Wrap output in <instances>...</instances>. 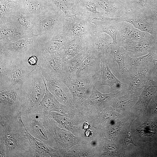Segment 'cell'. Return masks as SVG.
Instances as JSON below:
<instances>
[{"instance_id": "obj_1", "label": "cell", "mask_w": 157, "mask_h": 157, "mask_svg": "<svg viewBox=\"0 0 157 157\" xmlns=\"http://www.w3.org/2000/svg\"><path fill=\"white\" fill-rule=\"evenodd\" d=\"M21 114L20 112L16 116L0 117V157H34Z\"/></svg>"}, {"instance_id": "obj_2", "label": "cell", "mask_w": 157, "mask_h": 157, "mask_svg": "<svg viewBox=\"0 0 157 157\" xmlns=\"http://www.w3.org/2000/svg\"><path fill=\"white\" fill-rule=\"evenodd\" d=\"M19 91L21 115H28L38 105L46 91L44 77L39 67L30 73Z\"/></svg>"}, {"instance_id": "obj_3", "label": "cell", "mask_w": 157, "mask_h": 157, "mask_svg": "<svg viewBox=\"0 0 157 157\" xmlns=\"http://www.w3.org/2000/svg\"><path fill=\"white\" fill-rule=\"evenodd\" d=\"M28 132L33 137L56 149L52 119L38 105L28 115H22Z\"/></svg>"}, {"instance_id": "obj_4", "label": "cell", "mask_w": 157, "mask_h": 157, "mask_svg": "<svg viewBox=\"0 0 157 157\" xmlns=\"http://www.w3.org/2000/svg\"><path fill=\"white\" fill-rule=\"evenodd\" d=\"M42 37L40 35L22 38L0 45V55L12 60L27 59L33 55L39 57Z\"/></svg>"}, {"instance_id": "obj_5", "label": "cell", "mask_w": 157, "mask_h": 157, "mask_svg": "<svg viewBox=\"0 0 157 157\" xmlns=\"http://www.w3.org/2000/svg\"><path fill=\"white\" fill-rule=\"evenodd\" d=\"M100 72L93 76L83 78H69L64 82L72 94L73 102L77 107H82L91 94L93 87L98 80Z\"/></svg>"}, {"instance_id": "obj_6", "label": "cell", "mask_w": 157, "mask_h": 157, "mask_svg": "<svg viewBox=\"0 0 157 157\" xmlns=\"http://www.w3.org/2000/svg\"><path fill=\"white\" fill-rule=\"evenodd\" d=\"M65 16L61 10L33 17V23L38 35L47 33H57L65 26Z\"/></svg>"}, {"instance_id": "obj_7", "label": "cell", "mask_w": 157, "mask_h": 157, "mask_svg": "<svg viewBox=\"0 0 157 157\" xmlns=\"http://www.w3.org/2000/svg\"><path fill=\"white\" fill-rule=\"evenodd\" d=\"M42 35L43 40L39 51L41 61L74 39L72 32L65 25L63 29L57 33H47Z\"/></svg>"}, {"instance_id": "obj_8", "label": "cell", "mask_w": 157, "mask_h": 157, "mask_svg": "<svg viewBox=\"0 0 157 157\" xmlns=\"http://www.w3.org/2000/svg\"><path fill=\"white\" fill-rule=\"evenodd\" d=\"M20 112L19 89L0 88V117L16 116Z\"/></svg>"}, {"instance_id": "obj_9", "label": "cell", "mask_w": 157, "mask_h": 157, "mask_svg": "<svg viewBox=\"0 0 157 157\" xmlns=\"http://www.w3.org/2000/svg\"><path fill=\"white\" fill-rule=\"evenodd\" d=\"M65 63L63 51L61 48L42 59L38 66L53 77L63 82L66 79L64 69Z\"/></svg>"}, {"instance_id": "obj_10", "label": "cell", "mask_w": 157, "mask_h": 157, "mask_svg": "<svg viewBox=\"0 0 157 157\" xmlns=\"http://www.w3.org/2000/svg\"><path fill=\"white\" fill-rule=\"evenodd\" d=\"M41 70L48 89L57 100L64 105L74 107L75 105L73 101L72 95L67 86L51 76L47 72Z\"/></svg>"}, {"instance_id": "obj_11", "label": "cell", "mask_w": 157, "mask_h": 157, "mask_svg": "<svg viewBox=\"0 0 157 157\" xmlns=\"http://www.w3.org/2000/svg\"><path fill=\"white\" fill-rule=\"evenodd\" d=\"M110 49V52L106 57L108 65L120 78L126 82L130 75L124 60V55L127 52L123 47L113 42Z\"/></svg>"}, {"instance_id": "obj_12", "label": "cell", "mask_w": 157, "mask_h": 157, "mask_svg": "<svg viewBox=\"0 0 157 157\" xmlns=\"http://www.w3.org/2000/svg\"><path fill=\"white\" fill-rule=\"evenodd\" d=\"M88 49L91 53L101 58L108 54V50L113 42L112 38L108 35L94 31L86 36Z\"/></svg>"}, {"instance_id": "obj_13", "label": "cell", "mask_w": 157, "mask_h": 157, "mask_svg": "<svg viewBox=\"0 0 157 157\" xmlns=\"http://www.w3.org/2000/svg\"><path fill=\"white\" fill-rule=\"evenodd\" d=\"M27 59L13 60V63L8 81L5 86L0 88H19L29 74L35 67L29 64Z\"/></svg>"}, {"instance_id": "obj_14", "label": "cell", "mask_w": 157, "mask_h": 157, "mask_svg": "<svg viewBox=\"0 0 157 157\" xmlns=\"http://www.w3.org/2000/svg\"><path fill=\"white\" fill-rule=\"evenodd\" d=\"M20 8L34 17L60 10L51 0H18Z\"/></svg>"}, {"instance_id": "obj_15", "label": "cell", "mask_w": 157, "mask_h": 157, "mask_svg": "<svg viewBox=\"0 0 157 157\" xmlns=\"http://www.w3.org/2000/svg\"><path fill=\"white\" fill-rule=\"evenodd\" d=\"M151 35L136 28L129 22H121L119 23L117 40L118 45L122 47L131 41H139L145 39Z\"/></svg>"}, {"instance_id": "obj_16", "label": "cell", "mask_w": 157, "mask_h": 157, "mask_svg": "<svg viewBox=\"0 0 157 157\" xmlns=\"http://www.w3.org/2000/svg\"><path fill=\"white\" fill-rule=\"evenodd\" d=\"M95 85H107L112 90L127 89L126 83H123L114 75L110 69L105 56L101 58V69L99 77Z\"/></svg>"}, {"instance_id": "obj_17", "label": "cell", "mask_w": 157, "mask_h": 157, "mask_svg": "<svg viewBox=\"0 0 157 157\" xmlns=\"http://www.w3.org/2000/svg\"><path fill=\"white\" fill-rule=\"evenodd\" d=\"M152 67L148 65L129 72V76L125 82L128 93L137 94L142 92L147 81V73Z\"/></svg>"}, {"instance_id": "obj_18", "label": "cell", "mask_w": 157, "mask_h": 157, "mask_svg": "<svg viewBox=\"0 0 157 157\" xmlns=\"http://www.w3.org/2000/svg\"><path fill=\"white\" fill-rule=\"evenodd\" d=\"M33 19V17L27 14L19 6L12 13L4 22H8L26 34L37 36Z\"/></svg>"}, {"instance_id": "obj_19", "label": "cell", "mask_w": 157, "mask_h": 157, "mask_svg": "<svg viewBox=\"0 0 157 157\" xmlns=\"http://www.w3.org/2000/svg\"><path fill=\"white\" fill-rule=\"evenodd\" d=\"M65 26L71 31L74 38L90 34L94 31L95 25L92 21L73 15L65 17Z\"/></svg>"}, {"instance_id": "obj_20", "label": "cell", "mask_w": 157, "mask_h": 157, "mask_svg": "<svg viewBox=\"0 0 157 157\" xmlns=\"http://www.w3.org/2000/svg\"><path fill=\"white\" fill-rule=\"evenodd\" d=\"M101 16L116 19L126 16V10L120 0H95Z\"/></svg>"}, {"instance_id": "obj_21", "label": "cell", "mask_w": 157, "mask_h": 157, "mask_svg": "<svg viewBox=\"0 0 157 157\" xmlns=\"http://www.w3.org/2000/svg\"><path fill=\"white\" fill-rule=\"evenodd\" d=\"M119 22H126L131 24L140 30L148 33L152 35L157 36V26L147 15L144 14L127 15L117 18Z\"/></svg>"}, {"instance_id": "obj_22", "label": "cell", "mask_w": 157, "mask_h": 157, "mask_svg": "<svg viewBox=\"0 0 157 157\" xmlns=\"http://www.w3.org/2000/svg\"><path fill=\"white\" fill-rule=\"evenodd\" d=\"M73 14L92 21L100 19L102 16L99 12L97 3L95 0H81L74 5Z\"/></svg>"}, {"instance_id": "obj_23", "label": "cell", "mask_w": 157, "mask_h": 157, "mask_svg": "<svg viewBox=\"0 0 157 157\" xmlns=\"http://www.w3.org/2000/svg\"><path fill=\"white\" fill-rule=\"evenodd\" d=\"M101 58L90 52L77 70L76 79L86 78L100 72Z\"/></svg>"}, {"instance_id": "obj_24", "label": "cell", "mask_w": 157, "mask_h": 157, "mask_svg": "<svg viewBox=\"0 0 157 157\" xmlns=\"http://www.w3.org/2000/svg\"><path fill=\"white\" fill-rule=\"evenodd\" d=\"M157 36L151 35L147 38L139 41H132L122 46L127 52L131 53L135 57L147 54L154 46Z\"/></svg>"}, {"instance_id": "obj_25", "label": "cell", "mask_w": 157, "mask_h": 157, "mask_svg": "<svg viewBox=\"0 0 157 157\" xmlns=\"http://www.w3.org/2000/svg\"><path fill=\"white\" fill-rule=\"evenodd\" d=\"M33 36L23 32L8 22L0 23V45Z\"/></svg>"}, {"instance_id": "obj_26", "label": "cell", "mask_w": 157, "mask_h": 157, "mask_svg": "<svg viewBox=\"0 0 157 157\" xmlns=\"http://www.w3.org/2000/svg\"><path fill=\"white\" fill-rule=\"evenodd\" d=\"M26 135L34 151V157L60 156L57 150L53 149L43 142L34 137L27 131L25 126Z\"/></svg>"}, {"instance_id": "obj_27", "label": "cell", "mask_w": 157, "mask_h": 157, "mask_svg": "<svg viewBox=\"0 0 157 157\" xmlns=\"http://www.w3.org/2000/svg\"><path fill=\"white\" fill-rule=\"evenodd\" d=\"M115 19L109 18L105 20L95 19L93 20L92 22L95 25L94 27V31L106 33L112 38L113 43L117 44V37L119 31L120 22L116 21Z\"/></svg>"}, {"instance_id": "obj_28", "label": "cell", "mask_w": 157, "mask_h": 157, "mask_svg": "<svg viewBox=\"0 0 157 157\" xmlns=\"http://www.w3.org/2000/svg\"><path fill=\"white\" fill-rule=\"evenodd\" d=\"M45 92L42 99L38 106L47 114L51 111H55L66 114L69 107L59 102L49 90L45 82Z\"/></svg>"}, {"instance_id": "obj_29", "label": "cell", "mask_w": 157, "mask_h": 157, "mask_svg": "<svg viewBox=\"0 0 157 157\" xmlns=\"http://www.w3.org/2000/svg\"><path fill=\"white\" fill-rule=\"evenodd\" d=\"M125 8L127 15L149 13L154 0H120Z\"/></svg>"}, {"instance_id": "obj_30", "label": "cell", "mask_w": 157, "mask_h": 157, "mask_svg": "<svg viewBox=\"0 0 157 157\" xmlns=\"http://www.w3.org/2000/svg\"><path fill=\"white\" fill-rule=\"evenodd\" d=\"M86 36L75 38L61 48L65 62L80 52L88 49Z\"/></svg>"}, {"instance_id": "obj_31", "label": "cell", "mask_w": 157, "mask_h": 157, "mask_svg": "<svg viewBox=\"0 0 157 157\" xmlns=\"http://www.w3.org/2000/svg\"><path fill=\"white\" fill-rule=\"evenodd\" d=\"M154 52L153 47L145 55L133 58L127 52L124 55L126 68L130 71L148 65H153Z\"/></svg>"}, {"instance_id": "obj_32", "label": "cell", "mask_w": 157, "mask_h": 157, "mask_svg": "<svg viewBox=\"0 0 157 157\" xmlns=\"http://www.w3.org/2000/svg\"><path fill=\"white\" fill-rule=\"evenodd\" d=\"M147 81L140 95L137 104L146 109L152 98L157 90V81L153 79L152 71L150 69L147 74Z\"/></svg>"}, {"instance_id": "obj_33", "label": "cell", "mask_w": 157, "mask_h": 157, "mask_svg": "<svg viewBox=\"0 0 157 157\" xmlns=\"http://www.w3.org/2000/svg\"><path fill=\"white\" fill-rule=\"evenodd\" d=\"M89 53L88 49H85L66 62L64 69L66 76L65 81L69 78H76L77 70L83 60Z\"/></svg>"}, {"instance_id": "obj_34", "label": "cell", "mask_w": 157, "mask_h": 157, "mask_svg": "<svg viewBox=\"0 0 157 157\" xmlns=\"http://www.w3.org/2000/svg\"><path fill=\"white\" fill-rule=\"evenodd\" d=\"M115 94L102 93L97 90L94 85L93 87L91 94L82 106L94 108L98 107L111 99Z\"/></svg>"}, {"instance_id": "obj_35", "label": "cell", "mask_w": 157, "mask_h": 157, "mask_svg": "<svg viewBox=\"0 0 157 157\" xmlns=\"http://www.w3.org/2000/svg\"><path fill=\"white\" fill-rule=\"evenodd\" d=\"M13 60L0 55V88L5 86L11 73Z\"/></svg>"}, {"instance_id": "obj_36", "label": "cell", "mask_w": 157, "mask_h": 157, "mask_svg": "<svg viewBox=\"0 0 157 157\" xmlns=\"http://www.w3.org/2000/svg\"><path fill=\"white\" fill-rule=\"evenodd\" d=\"M19 6L18 0H0V23L4 22Z\"/></svg>"}, {"instance_id": "obj_37", "label": "cell", "mask_w": 157, "mask_h": 157, "mask_svg": "<svg viewBox=\"0 0 157 157\" xmlns=\"http://www.w3.org/2000/svg\"><path fill=\"white\" fill-rule=\"evenodd\" d=\"M51 0L64 13L65 17H70L74 15L73 12L74 5L71 3L68 0Z\"/></svg>"}, {"instance_id": "obj_38", "label": "cell", "mask_w": 157, "mask_h": 157, "mask_svg": "<svg viewBox=\"0 0 157 157\" xmlns=\"http://www.w3.org/2000/svg\"><path fill=\"white\" fill-rule=\"evenodd\" d=\"M157 26V0H154L147 15Z\"/></svg>"}, {"instance_id": "obj_39", "label": "cell", "mask_w": 157, "mask_h": 157, "mask_svg": "<svg viewBox=\"0 0 157 157\" xmlns=\"http://www.w3.org/2000/svg\"><path fill=\"white\" fill-rule=\"evenodd\" d=\"M124 142L126 147L130 143H132L135 146L132 140L131 135L130 132L127 133L126 134L124 138Z\"/></svg>"}, {"instance_id": "obj_40", "label": "cell", "mask_w": 157, "mask_h": 157, "mask_svg": "<svg viewBox=\"0 0 157 157\" xmlns=\"http://www.w3.org/2000/svg\"><path fill=\"white\" fill-rule=\"evenodd\" d=\"M153 110L157 113V100L155 101L153 105Z\"/></svg>"}, {"instance_id": "obj_41", "label": "cell", "mask_w": 157, "mask_h": 157, "mask_svg": "<svg viewBox=\"0 0 157 157\" xmlns=\"http://www.w3.org/2000/svg\"><path fill=\"white\" fill-rule=\"evenodd\" d=\"M13 0V1H17V0Z\"/></svg>"}]
</instances>
